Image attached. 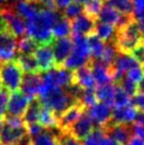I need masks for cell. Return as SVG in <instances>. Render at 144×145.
<instances>
[{"label": "cell", "instance_id": "ee69618b", "mask_svg": "<svg viewBox=\"0 0 144 145\" xmlns=\"http://www.w3.org/2000/svg\"><path fill=\"white\" fill-rule=\"evenodd\" d=\"M132 104L136 107L141 112H144V93L137 92L134 95V99L132 101Z\"/></svg>", "mask_w": 144, "mask_h": 145}, {"label": "cell", "instance_id": "4fadbf2b", "mask_svg": "<svg viewBox=\"0 0 144 145\" xmlns=\"http://www.w3.org/2000/svg\"><path fill=\"white\" fill-rule=\"evenodd\" d=\"M139 65L140 64L130 54L118 53L113 64L111 65L113 80L116 82H119L129 69H132V67H136V66H139Z\"/></svg>", "mask_w": 144, "mask_h": 145}, {"label": "cell", "instance_id": "6da1fadb", "mask_svg": "<svg viewBox=\"0 0 144 145\" xmlns=\"http://www.w3.org/2000/svg\"><path fill=\"white\" fill-rule=\"evenodd\" d=\"M62 13L58 10H52L44 7L35 16L26 20L27 35L33 38L39 44H51L55 39L52 35L51 29Z\"/></svg>", "mask_w": 144, "mask_h": 145}, {"label": "cell", "instance_id": "60d3db41", "mask_svg": "<svg viewBox=\"0 0 144 145\" xmlns=\"http://www.w3.org/2000/svg\"><path fill=\"white\" fill-rule=\"evenodd\" d=\"M119 85H120L121 88L123 89L129 97H134L138 92V85L130 82L129 80H127L124 76L119 81Z\"/></svg>", "mask_w": 144, "mask_h": 145}, {"label": "cell", "instance_id": "680465c9", "mask_svg": "<svg viewBox=\"0 0 144 145\" xmlns=\"http://www.w3.org/2000/svg\"><path fill=\"white\" fill-rule=\"evenodd\" d=\"M1 64H2V63H1V61H0V67H1Z\"/></svg>", "mask_w": 144, "mask_h": 145}, {"label": "cell", "instance_id": "d6986e66", "mask_svg": "<svg viewBox=\"0 0 144 145\" xmlns=\"http://www.w3.org/2000/svg\"><path fill=\"white\" fill-rule=\"evenodd\" d=\"M73 84L79 86L83 90L94 89L96 85L93 74H92L90 65L88 64L74 70V72H73Z\"/></svg>", "mask_w": 144, "mask_h": 145}, {"label": "cell", "instance_id": "83f0119b", "mask_svg": "<svg viewBox=\"0 0 144 145\" xmlns=\"http://www.w3.org/2000/svg\"><path fill=\"white\" fill-rule=\"evenodd\" d=\"M37 123H39L47 130H52L54 128H57V119H56L55 114L44 105L40 109Z\"/></svg>", "mask_w": 144, "mask_h": 145}, {"label": "cell", "instance_id": "f546056e", "mask_svg": "<svg viewBox=\"0 0 144 145\" xmlns=\"http://www.w3.org/2000/svg\"><path fill=\"white\" fill-rule=\"evenodd\" d=\"M104 3L116 8L122 15H126V16L132 15V0H104Z\"/></svg>", "mask_w": 144, "mask_h": 145}, {"label": "cell", "instance_id": "7bdbcfd3", "mask_svg": "<svg viewBox=\"0 0 144 145\" xmlns=\"http://www.w3.org/2000/svg\"><path fill=\"white\" fill-rule=\"evenodd\" d=\"M9 95L10 92L3 89L0 92V118H2L5 114V109H7V104H8Z\"/></svg>", "mask_w": 144, "mask_h": 145}, {"label": "cell", "instance_id": "ba28073f", "mask_svg": "<svg viewBox=\"0 0 144 145\" xmlns=\"http://www.w3.org/2000/svg\"><path fill=\"white\" fill-rule=\"evenodd\" d=\"M41 85H43V77L38 73H27L22 75L19 91L24 93L30 101H32L38 97Z\"/></svg>", "mask_w": 144, "mask_h": 145}, {"label": "cell", "instance_id": "ab89813d", "mask_svg": "<svg viewBox=\"0 0 144 145\" xmlns=\"http://www.w3.org/2000/svg\"><path fill=\"white\" fill-rule=\"evenodd\" d=\"M144 73L141 69V66H136V67H132V69H129L127 72L124 74V77H126L127 80H129L130 82L135 83V84H139L140 81L143 78Z\"/></svg>", "mask_w": 144, "mask_h": 145}, {"label": "cell", "instance_id": "5b68a950", "mask_svg": "<svg viewBox=\"0 0 144 145\" xmlns=\"http://www.w3.org/2000/svg\"><path fill=\"white\" fill-rule=\"evenodd\" d=\"M43 84L53 88L67 89L73 84V71L64 67H54L47 72H44Z\"/></svg>", "mask_w": 144, "mask_h": 145}, {"label": "cell", "instance_id": "8992f818", "mask_svg": "<svg viewBox=\"0 0 144 145\" xmlns=\"http://www.w3.org/2000/svg\"><path fill=\"white\" fill-rule=\"evenodd\" d=\"M17 37L10 30L0 32V61H14L16 56Z\"/></svg>", "mask_w": 144, "mask_h": 145}, {"label": "cell", "instance_id": "9a60e30c", "mask_svg": "<svg viewBox=\"0 0 144 145\" xmlns=\"http://www.w3.org/2000/svg\"><path fill=\"white\" fill-rule=\"evenodd\" d=\"M17 15H19L24 20H29L34 17L44 8L43 4L32 1V0H16L10 5Z\"/></svg>", "mask_w": 144, "mask_h": 145}, {"label": "cell", "instance_id": "7402d4cb", "mask_svg": "<svg viewBox=\"0 0 144 145\" xmlns=\"http://www.w3.org/2000/svg\"><path fill=\"white\" fill-rule=\"evenodd\" d=\"M41 107H43V104H41V102L39 101L38 97L30 101L28 107H27L24 116H22V120H24V124L28 125L31 124V123H37Z\"/></svg>", "mask_w": 144, "mask_h": 145}, {"label": "cell", "instance_id": "91938a15", "mask_svg": "<svg viewBox=\"0 0 144 145\" xmlns=\"http://www.w3.org/2000/svg\"><path fill=\"white\" fill-rule=\"evenodd\" d=\"M2 1H4V0H0V2H2Z\"/></svg>", "mask_w": 144, "mask_h": 145}, {"label": "cell", "instance_id": "f907efd6", "mask_svg": "<svg viewBox=\"0 0 144 145\" xmlns=\"http://www.w3.org/2000/svg\"><path fill=\"white\" fill-rule=\"evenodd\" d=\"M126 145H144V141L137 136H132Z\"/></svg>", "mask_w": 144, "mask_h": 145}, {"label": "cell", "instance_id": "1f68e13d", "mask_svg": "<svg viewBox=\"0 0 144 145\" xmlns=\"http://www.w3.org/2000/svg\"><path fill=\"white\" fill-rule=\"evenodd\" d=\"M31 145H57L56 133H53L52 130L45 129L40 135L33 139Z\"/></svg>", "mask_w": 144, "mask_h": 145}, {"label": "cell", "instance_id": "9c48e42d", "mask_svg": "<svg viewBox=\"0 0 144 145\" xmlns=\"http://www.w3.org/2000/svg\"><path fill=\"white\" fill-rule=\"evenodd\" d=\"M29 103H30V100L24 95V93L20 92L19 90L11 92L9 95L5 114L11 116V117L21 118L24 116Z\"/></svg>", "mask_w": 144, "mask_h": 145}, {"label": "cell", "instance_id": "74e56055", "mask_svg": "<svg viewBox=\"0 0 144 145\" xmlns=\"http://www.w3.org/2000/svg\"><path fill=\"white\" fill-rule=\"evenodd\" d=\"M57 145H82L81 140L72 136L69 131H60L56 133Z\"/></svg>", "mask_w": 144, "mask_h": 145}, {"label": "cell", "instance_id": "e575fe53", "mask_svg": "<svg viewBox=\"0 0 144 145\" xmlns=\"http://www.w3.org/2000/svg\"><path fill=\"white\" fill-rule=\"evenodd\" d=\"M103 4H104V0H88L87 2L83 4L84 13L96 20V17L99 15Z\"/></svg>", "mask_w": 144, "mask_h": 145}, {"label": "cell", "instance_id": "52a82bcc", "mask_svg": "<svg viewBox=\"0 0 144 145\" xmlns=\"http://www.w3.org/2000/svg\"><path fill=\"white\" fill-rule=\"evenodd\" d=\"M105 135L117 145H126L132 136V126L126 124H115L109 122L104 128Z\"/></svg>", "mask_w": 144, "mask_h": 145}, {"label": "cell", "instance_id": "7c38bea8", "mask_svg": "<svg viewBox=\"0 0 144 145\" xmlns=\"http://www.w3.org/2000/svg\"><path fill=\"white\" fill-rule=\"evenodd\" d=\"M1 15L8 24V29L16 37H22L26 34V21L12 10L10 5L1 8Z\"/></svg>", "mask_w": 144, "mask_h": 145}, {"label": "cell", "instance_id": "836d02e7", "mask_svg": "<svg viewBox=\"0 0 144 145\" xmlns=\"http://www.w3.org/2000/svg\"><path fill=\"white\" fill-rule=\"evenodd\" d=\"M105 137V131L103 128L98 127L93 128L90 133L83 139L82 145H101Z\"/></svg>", "mask_w": 144, "mask_h": 145}, {"label": "cell", "instance_id": "f1b7e54d", "mask_svg": "<svg viewBox=\"0 0 144 145\" xmlns=\"http://www.w3.org/2000/svg\"><path fill=\"white\" fill-rule=\"evenodd\" d=\"M38 47L39 44L33 38L28 35H24L22 37H20L19 40H17L16 51L18 54H34Z\"/></svg>", "mask_w": 144, "mask_h": 145}, {"label": "cell", "instance_id": "6125c7cd", "mask_svg": "<svg viewBox=\"0 0 144 145\" xmlns=\"http://www.w3.org/2000/svg\"><path fill=\"white\" fill-rule=\"evenodd\" d=\"M0 145H2V144H1V143H0Z\"/></svg>", "mask_w": 144, "mask_h": 145}, {"label": "cell", "instance_id": "e0dca14e", "mask_svg": "<svg viewBox=\"0 0 144 145\" xmlns=\"http://www.w3.org/2000/svg\"><path fill=\"white\" fill-rule=\"evenodd\" d=\"M85 108L80 104L73 105L69 107L65 112H63L57 118V128L60 131H68L69 128L76 122V120L84 112Z\"/></svg>", "mask_w": 144, "mask_h": 145}, {"label": "cell", "instance_id": "30bf717a", "mask_svg": "<svg viewBox=\"0 0 144 145\" xmlns=\"http://www.w3.org/2000/svg\"><path fill=\"white\" fill-rule=\"evenodd\" d=\"M72 47L73 42L69 37H62L53 40L51 44V49H52L55 67H63L65 61L68 58L71 53Z\"/></svg>", "mask_w": 144, "mask_h": 145}, {"label": "cell", "instance_id": "db71d44e", "mask_svg": "<svg viewBox=\"0 0 144 145\" xmlns=\"http://www.w3.org/2000/svg\"><path fill=\"white\" fill-rule=\"evenodd\" d=\"M2 126H3V118H0V133L2 130Z\"/></svg>", "mask_w": 144, "mask_h": 145}, {"label": "cell", "instance_id": "cb8c5ba5", "mask_svg": "<svg viewBox=\"0 0 144 145\" xmlns=\"http://www.w3.org/2000/svg\"><path fill=\"white\" fill-rule=\"evenodd\" d=\"M17 64L20 66L22 71L27 73H38V65L36 61L34 54H17L16 58H14Z\"/></svg>", "mask_w": 144, "mask_h": 145}, {"label": "cell", "instance_id": "f35d334b", "mask_svg": "<svg viewBox=\"0 0 144 145\" xmlns=\"http://www.w3.org/2000/svg\"><path fill=\"white\" fill-rule=\"evenodd\" d=\"M132 133L144 141V112H139L136 121L132 125Z\"/></svg>", "mask_w": 144, "mask_h": 145}, {"label": "cell", "instance_id": "9f6ffc18", "mask_svg": "<svg viewBox=\"0 0 144 145\" xmlns=\"http://www.w3.org/2000/svg\"><path fill=\"white\" fill-rule=\"evenodd\" d=\"M140 66H141V69H142V71H143V73H144V59L140 63Z\"/></svg>", "mask_w": 144, "mask_h": 145}, {"label": "cell", "instance_id": "4316f807", "mask_svg": "<svg viewBox=\"0 0 144 145\" xmlns=\"http://www.w3.org/2000/svg\"><path fill=\"white\" fill-rule=\"evenodd\" d=\"M87 41H88L91 59L92 61H101V57H102L105 48V42L102 39H100L96 34L89 35L87 37Z\"/></svg>", "mask_w": 144, "mask_h": 145}, {"label": "cell", "instance_id": "44dd1931", "mask_svg": "<svg viewBox=\"0 0 144 145\" xmlns=\"http://www.w3.org/2000/svg\"><path fill=\"white\" fill-rule=\"evenodd\" d=\"M92 129H93V122L85 109L84 112L81 114V117L76 120L75 123L69 128L68 131L72 136L81 140V139H84Z\"/></svg>", "mask_w": 144, "mask_h": 145}, {"label": "cell", "instance_id": "d4e9b609", "mask_svg": "<svg viewBox=\"0 0 144 145\" xmlns=\"http://www.w3.org/2000/svg\"><path fill=\"white\" fill-rule=\"evenodd\" d=\"M51 32L54 38H62V37H68L71 34V24L70 20L63 16V14L58 17V19L54 22Z\"/></svg>", "mask_w": 144, "mask_h": 145}, {"label": "cell", "instance_id": "f6af8a7d", "mask_svg": "<svg viewBox=\"0 0 144 145\" xmlns=\"http://www.w3.org/2000/svg\"><path fill=\"white\" fill-rule=\"evenodd\" d=\"M130 55H132L139 64L143 61L144 59V40L134 49V51L130 53Z\"/></svg>", "mask_w": 144, "mask_h": 145}, {"label": "cell", "instance_id": "4dcf8cb0", "mask_svg": "<svg viewBox=\"0 0 144 145\" xmlns=\"http://www.w3.org/2000/svg\"><path fill=\"white\" fill-rule=\"evenodd\" d=\"M132 104V97H129L118 84L115 87V97H113V108H122Z\"/></svg>", "mask_w": 144, "mask_h": 145}, {"label": "cell", "instance_id": "ac0fdd59", "mask_svg": "<svg viewBox=\"0 0 144 145\" xmlns=\"http://www.w3.org/2000/svg\"><path fill=\"white\" fill-rule=\"evenodd\" d=\"M34 57L38 65L39 72H47L50 69L55 67L51 44L39 46L34 52Z\"/></svg>", "mask_w": 144, "mask_h": 145}, {"label": "cell", "instance_id": "b9f144b4", "mask_svg": "<svg viewBox=\"0 0 144 145\" xmlns=\"http://www.w3.org/2000/svg\"><path fill=\"white\" fill-rule=\"evenodd\" d=\"M26 127H27V133L29 137L31 138V140H33L45 130V128L39 123H31V124L26 125Z\"/></svg>", "mask_w": 144, "mask_h": 145}, {"label": "cell", "instance_id": "2e32d148", "mask_svg": "<svg viewBox=\"0 0 144 145\" xmlns=\"http://www.w3.org/2000/svg\"><path fill=\"white\" fill-rule=\"evenodd\" d=\"M89 65L91 67V71L96 86L112 84V82H115L111 66H108L100 61H91Z\"/></svg>", "mask_w": 144, "mask_h": 145}, {"label": "cell", "instance_id": "d590c367", "mask_svg": "<svg viewBox=\"0 0 144 145\" xmlns=\"http://www.w3.org/2000/svg\"><path fill=\"white\" fill-rule=\"evenodd\" d=\"M82 13H84V8H83V4L77 3L75 1H72L71 3L68 4L66 8L63 10V16L66 17L68 20L71 21L74 19L75 17L81 15Z\"/></svg>", "mask_w": 144, "mask_h": 145}, {"label": "cell", "instance_id": "8d00e7d4", "mask_svg": "<svg viewBox=\"0 0 144 145\" xmlns=\"http://www.w3.org/2000/svg\"><path fill=\"white\" fill-rule=\"evenodd\" d=\"M96 97V90L94 89H89V90H83V92L81 94L80 99H79V103H80L85 109L90 108L91 106L98 103Z\"/></svg>", "mask_w": 144, "mask_h": 145}, {"label": "cell", "instance_id": "603a6c76", "mask_svg": "<svg viewBox=\"0 0 144 145\" xmlns=\"http://www.w3.org/2000/svg\"><path fill=\"white\" fill-rule=\"evenodd\" d=\"M115 87L116 85L107 84L103 86H98L96 90V100L100 101L101 103L113 107V97H115Z\"/></svg>", "mask_w": 144, "mask_h": 145}, {"label": "cell", "instance_id": "11a10c76", "mask_svg": "<svg viewBox=\"0 0 144 145\" xmlns=\"http://www.w3.org/2000/svg\"><path fill=\"white\" fill-rule=\"evenodd\" d=\"M75 2H77V3H81V4H84L85 2H87L88 0H74Z\"/></svg>", "mask_w": 144, "mask_h": 145}, {"label": "cell", "instance_id": "5bb4252c", "mask_svg": "<svg viewBox=\"0 0 144 145\" xmlns=\"http://www.w3.org/2000/svg\"><path fill=\"white\" fill-rule=\"evenodd\" d=\"M111 109L112 108L110 106L99 102V103H96L93 106H91L90 108H88V110H86V111L92 120L93 124L96 123L98 125V127L104 128L111 120Z\"/></svg>", "mask_w": 144, "mask_h": 145}, {"label": "cell", "instance_id": "f5cc1de1", "mask_svg": "<svg viewBox=\"0 0 144 145\" xmlns=\"http://www.w3.org/2000/svg\"><path fill=\"white\" fill-rule=\"evenodd\" d=\"M138 92L144 93V76H143V78L140 81V83L138 84Z\"/></svg>", "mask_w": 144, "mask_h": 145}, {"label": "cell", "instance_id": "8fae6325", "mask_svg": "<svg viewBox=\"0 0 144 145\" xmlns=\"http://www.w3.org/2000/svg\"><path fill=\"white\" fill-rule=\"evenodd\" d=\"M96 20L91 18L90 16L86 15L85 13H82L81 15L75 17L74 19L70 21L71 24V34L77 35V36L88 37L94 33Z\"/></svg>", "mask_w": 144, "mask_h": 145}, {"label": "cell", "instance_id": "bcb514c9", "mask_svg": "<svg viewBox=\"0 0 144 145\" xmlns=\"http://www.w3.org/2000/svg\"><path fill=\"white\" fill-rule=\"evenodd\" d=\"M132 19L136 22L137 27L139 29V32L141 34V37L144 40V13L141 14H132Z\"/></svg>", "mask_w": 144, "mask_h": 145}, {"label": "cell", "instance_id": "7dc6e473", "mask_svg": "<svg viewBox=\"0 0 144 145\" xmlns=\"http://www.w3.org/2000/svg\"><path fill=\"white\" fill-rule=\"evenodd\" d=\"M132 14L144 13V0H132Z\"/></svg>", "mask_w": 144, "mask_h": 145}, {"label": "cell", "instance_id": "ffe728a7", "mask_svg": "<svg viewBox=\"0 0 144 145\" xmlns=\"http://www.w3.org/2000/svg\"><path fill=\"white\" fill-rule=\"evenodd\" d=\"M138 113H139V110L132 104L122 108H113L110 122L115 124H132L136 121Z\"/></svg>", "mask_w": 144, "mask_h": 145}, {"label": "cell", "instance_id": "d6a6232c", "mask_svg": "<svg viewBox=\"0 0 144 145\" xmlns=\"http://www.w3.org/2000/svg\"><path fill=\"white\" fill-rule=\"evenodd\" d=\"M118 50L115 44V41H108L105 42V48L101 57V61L102 63L108 65V66H111L113 64V61L116 59L117 55H118Z\"/></svg>", "mask_w": 144, "mask_h": 145}, {"label": "cell", "instance_id": "c3c4849f", "mask_svg": "<svg viewBox=\"0 0 144 145\" xmlns=\"http://www.w3.org/2000/svg\"><path fill=\"white\" fill-rule=\"evenodd\" d=\"M73 0H53L56 10H64L68 4H70Z\"/></svg>", "mask_w": 144, "mask_h": 145}, {"label": "cell", "instance_id": "277c9868", "mask_svg": "<svg viewBox=\"0 0 144 145\" xmlns=\"http://www.w3.org/2000/svg\"><path fill=\"white\" fill-rule=\"evenodd\" d=\"M22 69L17 64V61H10L1 64L0 67V82L3 89L9 92H14L19 89L21 78H22Z\"/></svg>", "mask_w": 144, "mask_h": 145}, {"label": "cell", "instance_id": "816d5d0a", "mask_svg": "<svg viewBox=\"0 0 144 145\" xmlns=\"http://www.w3.org/2000/svg\"><path fill=\"white\" fill-rule=\"evenodd\" d=\"M5 30H9L8 29V24L4 20L3 16L1 15V8H0V32H2V31H5Z\"/></svg>", "mask_w": 144, "mask_h": 145}, {"label": "cell", "instance_id": "7a4b0ae2", "mask_svg": "<svg viewBox=\"0 0 144 145\" xmlns=\"http://www.w3.org/2000/svg\"><path fill=\"white\" fill-rule=\"evenodd\" d=\"M143 41L139 29L134 19H130L127 24L117 29L115 44L119 53L130 54L138 44Z\"/></svg>", "mask_w": 144, "mask_h": 145}, {"label": "cell", "instance_id": "484cf974", "mask_svg": "<svg viewBox=\"0 0 144 145\" xmlns=\"http://www.w3.org/2000/svg\"><path fill=\"white\" fill-rule=\"evenodd\" d=\"M116 32V27H113L111 24H103V22H98L96 21L93 34H96V36L99 37L100 39H102L104 42H108V41H115Z\"/></svg>", "mask_w": 144, "mask_h": 145}, {"label": "cell", "instance_id": "6f0895ef", "mask_svg": "<svg viewBox=\"0 0 144 145\" xmlns=\"http://www.w3.org/2000/svg\"><path fill=\"white\" fill-rule=\"evenodd\" d=\"M3 90V87H2V84H1V82H0V92Z\"/></svg>", "mask_w": 144, "mask_h": 145}, {"label": "cell", "instance_id": "681fc988", "mask_svg": "<svg viewBox=\"0 0 144 145\" xmlns=\"http://www.w3.org/2000/svg\"><path fill=\"white\" fill-rule=\"evenodd\" d=\"M32 1L38 2V3L43 4L44 7H46V8H48L56 10L55 5H54V2H53V0H32Z\"/></svg>", "mask_w": 144, "mask_h": 145}, {"label": "cell", "instance_id": "94428289", "mask_svg": "<svg viewBox=\"0 0 144 145\" xmlns=\"http://www.w3.org/2000/svg\"><path fill=\"white\" fill-rule=\"evenodd\" d=\"M13 1H16V0H13Z\"/></svg>", "mask_w": 144, "mask_h": 145}, {"label": "cell", "instance_id": "3957f363", "mask_svg": "<svg viewBox=\"0 0 144 145\" xmlns=\"http://www.w3.org/2000/svg\"><path fill=\"white\" fill-rule=\"evenodd\" d=\"M72 51L68 58L65 61L63 67L70 71H74L83 66L88 65L92 59L89 51L87 37L72 35Z\"/></svg>", "mask_w": 144, "mask_h": 145}]
</instances>
